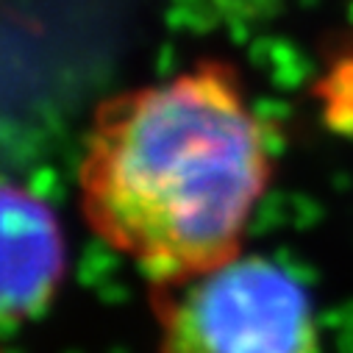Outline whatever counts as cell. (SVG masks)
<instances>
[{
	"mask_svg": "<svg viewBox=\"0 0 353 353\" xmlns=\"http://www.w3.org/2000/svg\"><path fill=\"white\" fill-rule=\"evenodd\" d=\"M270 179L268 128L212 61L109 101L78 170L90 228L159 281L239 253Z\"/></svg>",
	"mask_w": 353,
	"mask_h": 353,
	"instance_id": "cell-1",
	"label": "cell"
},
{
	"mask_svg": "<svg viewBox=\"0 0 353 353\" xmlns=\"http://www.w3.org/2000/svg\"><path fill=\"white\" fill-rule=\"evenodd\" d=\"M179 284L161 353H323L309 287L270 256L234 253Z\"/></svg>",
	"mask_w": 353,
	"mask_h": 353,
	"instance_id": "cell-2",
	"label": "cell"
},
{
	"mask_svg": "<svg viewBox=\"0 0 353 353\" xmlns=\"http://www.w3.org/2000/svg\"><path fill=\"white\" fill-rule=\"evenodd\" d=\"M67 273L56 209L28 187L0 181V328L39 317Z\"/></svg>",
	"mask_w": 353,
	"mask_h": 353,
	"instance_id": "cell-3",
	"label": "cell"
}]
</instances>
